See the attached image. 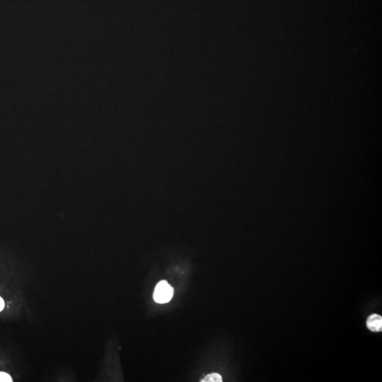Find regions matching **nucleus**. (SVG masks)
<instances>
[{
	"label": "nucleus",
	"mask_w": 382,
	"mask_h": 382,
	"mask_svg": "<svg viewBox=\"0 0 382 382\" xmlns=\"http://www.w3.org/2000/svg\"><path fill=\"white\" fill-rule=\"evenodd\" d=\"M173 295H174V289L167 281L163 280L159 282L156 286L153 297L156 302L159 304H165L170 301Z\"/></svg>",
	"instance_id": "f257e3e1"
},
{
	"label": "nucleus",
	"mask_w": 382,
	"mask_h": 382,
	"mask_svg": "<svg viewBox=\"0 0 382 382\" xmlns=\"http://www.w3.org/2000/svg\"><path fill=\"white\" fill-rule=\"evenodd\" d=\"M366 326L371 331L381 332L382 330V317L380 315H371L366 320Z\"/></svg>",
	"instance_id": "f03ea898"
},
{
	"label": "nucleus",
	"mask_w": 382,
	"mask_h": 382,
	"mask_svg": "<svg viewBox=\"0 0 382 382\" xmlns=\"http://www.w3.org/2000/svg\"><path fill=\"white\" fill-rule=\"evenodd\" d=\"M202 382H222V377L220 374L217 373H212V374L207 375L201 380Z\"/></svg>",
	"instance_id": "7ed1b4c3"
},
{
	"label": "nucleus",
	"mask_w": 382,
	"mask_h": 382,
	"mask_svg": "<svg viewBox=\"0 0 382 382\" xmlns=\"http://www.w3.org/2000/svg\"><path fill=\"white\" fill-rule=\"evenodd\" d=\"M13 378L10 374L5 372H0V382H12Z\"/></svg>",
	"instance_id": "20e7f679"
},
{
	"label": "nucleus",
	"mask_w": 382,
	"mask_h": 382,
	"mask_svg": "<svg viewBox=\"0 0 382 382\" xmlns=\"http://www.w3.org/2000/svg\"><path fill=\"white\" fill-rule=\"evenodd\" d=\"M5 307V301L3 300V298L0 297V311H3Z\"/></svg>",
	"instance_id": "39448f33"
}]
</instances>
